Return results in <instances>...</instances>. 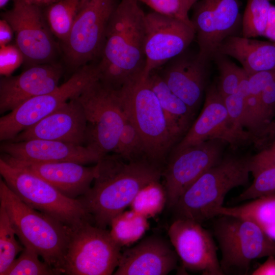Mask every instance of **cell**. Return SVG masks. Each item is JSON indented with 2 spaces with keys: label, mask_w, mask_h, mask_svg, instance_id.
Masks as SVG:
<instances>
[{
  "label": "cell",
  "mask_w": 275,
  "mask_h": 275,
  "mask_svg": "<svg viewBox=\"0 0 275 275\" xmlns=\"http://www.w3.org/2000/svg\"><path fill=\"white\" fill-rule=\"evenodd\" d=\"M96 166L93 186L77 200L93 224L103 229L142 188L159 182L163 171L161 165L147 158L127 160L116 153L105 155Z\"/></svg>",
  "instance_id": "6da1fadb"
},
{
  "label": "cell",
  "mask_w": 275,
  "mask_h": 275,
  "mask_svg": "<svg viewBox=\"0 0 275 275\" xmlns=\"http://www.w3.org/2000/svg\"><path fill=\"white\" fill-rule=\"evenodd\" d=\"M139 0H120L111 17L97 63L99 79L116 89L142 76L146 14Z\"/></svg>",
  "instance_id": "7a4b0ae2"
},
{
  "label": "cell",
  "mask_w": 275,
  "mask_h": 275,
  "mask_svg": "<svg viewBox=\"0 0 275 275\" xmlns=\"http://www.w3.org/2000/svg\"><path fill=\"white\" fill-rule=\"evenodd\" d=\"M251 155L229 154L199 177L172 208L176 218L202 223L215 216L232 189L249 183Z\"/></svg>",
  "instance_id": "3957f363"
},
{
  "label": "cell",
  "mask_w": 275,
  "mask_h": 275,
  "mask_svg": "<svg viewBox=\"0 0 275 275\" xmlns=\"http://www.w3.org/2000/svg\"><path fill=\"white\" fill-rule=\"evenodd\" d=\"M0 204L5 208L16 235L24 247L35 250L58 272L68 240V227L23 202L0 180Z\"/></svg>",
  "instance_id": "277c9868"
},
{
  "label": "cell",
  "mask_w": 275,
  "mask_h": 275,
  "mask_svg": "<svg viewBox=\"0 0 275 275\" xmlns=\"http://www.w3.org/2000/svg\"><path fill=\"white\" fill-rule=\"evenodd\" d=\"M219 215L213 230L221 251L224 274H246L254 260L275 256V241L258 225L241 217Z\"/></svg>",
  "instance_id": "5b68a950"
},
{
  "label": "cell",
  "mask_w": 275,
  "mask_h": 275,
  "mask_svg": "<svg viewBox=\"0 0 275 275\" xmlns=\"http://www.w3.org/2000/svg\"><path fill=\"white\" fill-rule=\"evenodd\" d=\"M119 91L126 113L144 142L148 158L161 165L177 140L170 132L156 95L142 76Z\"/></svg>",
  "instance_id": "8992f818"
},
{
  "label": "cell",
  "mask_w": 275,
  "mask_h": 275,
  "mask_svg": "<svg viewBox=\"0 0 275 275\" xmlns=\"http://www.w3.org/2000/svg\"><path fill=\"white\" fill-rule=\"evenodd\" d=\"M121 248L109 231L90 221L68 227V240L60 273L112 274L118 266Z\"/></svg>",
  "instance_id": "52a82bcc"
},
{
  "label": "cell",
  "mask_w": 275,
  "mask_h": 275,
  "mask_svg": "<svg viewBox=\"0 0 275 275\" xmlns=\"http://www.w3.org/2000/svg\"><path fill=\"white\" fill-rule=\"evenodd\" d=\"M77 99L87 120L86 146L102 156L114 152L127 118L119 89L98 79Z\"/></svg>",
  "instance_id": "ba28073f"
},
{
  "label": "cell",
  "mask_w": 275,
  "mask_h": 275,
  "mask_svg": "<svg viewBox=\"0 0 275 275\" xmlns=\"http://www.w3.org/2000/svg\"><path fill=\"white\" fill-rule=\"evenodd\" d=\"M0 173L10 188L31 207L68 227L77 226L85 221L93 224L77 199L66 197L37 175L1 158Z\"/></svg>",
  "instance_id": "9c48e42d"
},
{
  "label": "cell",
  "mask_w": 275,
  "mask_h": 275,
  "mask_svg": "<svg viewBox=\"0 0 275 275\" xmlns=\"http://www.w3.org/2000/svg\"><path fill=\"white\" fill-rule=\"evenodd\" d=\"M97 64L78 69L53 91L24 102L0 118V140H12L20 132L34 125L69 100L78 96L90 84L99 79Z\"/></svg>",
  "instance_id": "30bf717a"
},
{
  "label": "cell",
  "mask_w": 275,
  "mask_h": 275,
  "mask_svg": "<svg viewBox=\"0 0 275 275\" xmlns=\"http://www.w3.org/2000/svg\"><path fill=\"white\" fill-rule=\"evenodd\" d=\"M119 0H84L63 42L67 62L78 68L99 59L106 31Z\"/></svg>",
  "instance_id": "8fae6325"
},
{
  "label": "cell",
  "mask_w": 275,
  "mask_h": 275,
  "mask_svg": "<svg viewBox=\"0 0 275 275\" xmlns=\"http://www.w3.org/2000/svg\"><path fill=\"white\" fill-rule=\"evenodd\" d=\"M226 142L207 140L173 152L163 169L167 206L172 209L181 195L223 157Z\"/></svg>",
  "instance_id": "7c38bea8"
},
{
  "label": "cell",
  "mask_w": 275,
  "mask_h": 275,
  "mask_svg": "<svg viewBox=\"0 0 275 275\" xmlns=\"http://www.w3.org/2000/svg\"><path fill=\"white\" fill-rule=\"evenodd\" d=\"M210 140H222L233 149L254 142L248 131L238 129L233 123L216 83L207 88L204 106L200 114L175 146L173 152Z\"/></svg>",
  "instance_id": "4fadbf2b"
},
{
  "label": "cell",
  "mask_w": 275,
  "mask_h": 275,
  "mask_svg": "<svg viewBox=\"0 0 275 275\" xmlns=\"http://www.w3.org/2000/svg\"><path fill=\"white\" fill-rule=\"evenodd\" d=\"M196 32L192 23L154 11L146 14L144 51L145 65L142 77L185 51Z\"/></svg>",
  "instance_id": "5bb4252c"
},
{
  "label": "cell",
  "mask_w": 275,
  "mask_h": 275,
  "mask_svg": "<svg viewBox=\"0 0 275 275\" xmlns=\"http://www.w3.org/2000/svg\"><path fill=\"white\" fill-rule=\"evenodd\" d=\"M2 16L12 27L24 61L30 66L50 62L56 46L41 8L14 0L12 9Z\"/></svg>",
  "instance_id": "9a60e30c"
},
{
  "label": "cell",
  "mask_w": 275,
  "mask_h": 275,
  "mask_svg": "<svg viewBox=\"0 0 275 275\" xmlns=\"http://www.w3.org/2000/svg\"><path fill=\"white\" fill-rule=\"evenodd\" d=\"M193 17L199 46L198 54L209 62L223 41L235 35L240 19L239 0H201L196 3Z\"/></svg>",
  "instance_id": "2e32d148"
},
{
  "label": "cell",
  "mask_w": 275,
  "mask_h": 275,
  "mask_svg": "<svg viewBox=\"0 0 275 275\" xmlns=\"http://www.w3.org/2000/svg\"><path fill=\"white\" fill-rule=\"evenodd\" d=\"M201 224L175 218L168 230L171 243L187 269L205 275H223L213 238Z\"/></svg>",
  "instance_id": "e0dca14e"
},
{
  "label": "cell",
  "mask_w": 275,
  "mask_h": 275,
  "mask_svg": "<svg viewBox=\"0 0 275 275\" xmlns=\"http://www.w3.org/2000/svg\"><path fill=\"white\" fill-rule=\"evenodd\" d=\"M77 97L65 102L9 141L42 139L84 145L86 139L87 120Z\"/></svg>",
  "instance_id": "ac0fdd59"
},
{
  "label": "cell",
  "mask_w": 275,
  "mask_h": 275,
  "mask_svg": "<svg viewBox=\"0 0 275 275\" xmlns=\"http://www.w3.org/2000/svg\"><path fill=\"white\" fill-rule=\"evenodd\" d=\"M61 67L50 63L30 66L16 76L0 81V113L12 111L34 97L49 93L59 86Z\"/></svg>",
  "instance_id": "d6986e66"
},
{
  "label": "cell",
  "mask_w": 275,
  "mask_h": 275,
  "mask_svg": "<svg viewBox=\"0 0 275 275\" xmlns=\"http://www.w3.org/2000/svg\"><path fill=\"white\" fill-rule=\"evenodd\" d=\"M7 163L28 170L50 183L66 197L77 199L90 188L96 166L86 167L71 161L33 162L19 160L3 153Z\"/></svg>",
  "instance_id": "ffe728a7"
},
{
  "label": "cell",
  "mask_w": 275,
  "mask_h": 275,
  "mask_svg": "<svg viewBox=\"0 0 275 275\" xmlns=\"http://www.w3.org/2000/svg\"><path fill=\"white\" fill-rule=\"evenodd\" d=\"M0 149L13 158L33 162L71 161L86 164L96 163L103 156L87 146L42 139L4 141Z\"/></svg>",
  "instance_id": "44dd1931"
},
{
  "label": "cell",
  "mask_w": 275,
  "mask_h": 275,
  "mask_svg": "<svg viewBox=\"0 0 275 275\" xmlns=\"http://www.w3.org/2000/svg\"><path fill=\"white\" fill-rule=\"evenodd\" d=\"M178 255L157 236L146 238L121 254L115 275H166L177 265Z\"/></svg>",
  "instance_id": "7402d4cb"
},
{
  "label": "cell",
  "mask_w": 275,
  "mask_h": 275,
  "mask_svg": "<svg viewBox=\"0 0 275 275\" xmlns=\"http://www.w3.org/2000/svg\"><path fill=\"white\" fill-rule=\"evenodd\" d=\"M185 51L167 62L160 75L171 91L195 113L207 88L208 63L198 53L191 55Z\"/></svg>",
  "instance_id": "603a6c76"
},
{
  "label": "cell",
  "mask_w": 275,
  "mask_h": 275,
  "mask_svg": "<svg viewBox=\"0 0 275 275\" xmlns=\"http://www.w3.org/2000/svg\"><path fill=\"white\" fill-rule=\"evenodd\" d=\"M217 53L235 59L248 75L275 71V43L231 36L219 46Z\"/></svg>",
  "instance_id": "cb8c5ba5"
},
{
  "label": "cell",
  "mask_w": 275,
  "mask_h": 275,
  "mask_svg": "<svg viewBox=\"0 0 275 275\" xmlns=\"http://www.w3.org/2000/svg\"><path fill=\"white\" fill-rule=\"evenodd\" d=\"M145 79L158 99L171 134L177 140L190 127L195 113L171 91L160 74L153 71Z\"/></svg>",
  "instance_id": "d4e9b609"
},
{
  "label": "cell",
  "mask_w": 275,
  "mask_h": 275,
  "mask_svg": "<svg viewBox=\"0 0 275 275\" xmlns=\"http://www.w3.org/2000/svg\"><path fill=\"white\" fill-rule=\"evenodd\" d=\"M245 204L231 207L222 206L215 215H227L244 218L262 228L275 224V195L253 199Z\"/></svg>",
  "instance_id": "484cf974"
},
{
  "label": "cell",
  "mask_w": 275,
  "mask_h": 275,
  "mask_svg": "<svg viewBox=\"0 0 275 275\" xmlns=\"http://www.w3.org/2000/svg\"><path fill=\"white\" fill-rule=\"evenodd\" d=\"M84 0H58L45 8V17L52 33L62 42L67 37Z\"/></svg>",
  "instance_id": "4316f807"
},
{
  "label": "cell",
  "mask_w": 275,
  "mask_h": 275,
  "mask_svg": "<svg viewBox=\"0 0 275 275\" xmlns=\"http://www.w3.org/2000/svg\"><path fill=\"white\" fill-rule=\"evenodd\" d=\"M146 217L132 210L123 211L112 220L110 233L120 246L139 239L149 227Z\"/></svg>",
  "instance_id": "83f0119b"
},
{
  "label": "cell",
  "mask_w": 275,
  "mask_h": 275,
  "mask_svg": "<svg viewBox=\"0 0 275 275\" xmlns=\"http://www.w3.org/2000/svg\"><path fill=\"white\" fill-rule=\"evenodd\" d=\"M15 232L4 206L0 204V274L5 275L23 248L15 238Z\"/></svg>",
  "instance_id": "f1b7e54d"
},
{
  "label": "cell",
  "mask_w": 275,
  "mask_h": 275,
  "mask_svg": "<svg viewBox=\"0 0 275 275\" xmlns=\"http://www.w3.org/2000/svg\"><path fill=\"white\" fill-rule=\"evenodd\" d=\"M167 204V195L159 182L147 185L137 194L130 205L131 210L146 218L160 212Z\"/></svg>",
  "instance_id": "f546056e"
},
{
  "label": "cell",
  "mask_w": 275,
  "mask_h": 275,
  "mask_svg": "<svg viewBox=\"0 0 275 275\" xmlns=\"http://www.w3.org/2000/svg\"><path fill=\"white\" fill-rule=\"evenodd\" d=\"M271 0H247L242 19V36L254 38L263 36Z\"/></svg>",
  "instance_id": "4dcf8cb0"
},
{
  "label": "cell",
  "mask_w": 275,
  "mask_h": 275,
  "mask_svg": "<svg viewBox=\"0 0 275 275\" xmlns=\"http://www.w3.org/2000/svg\"><path fill=\"white\" fill-rule=\"evenodd\" d=\"M114 153L127 160L142 158L149 159L142 137L128 116Z\"/></svg>",
  "instance_id": "1f68e13d"
},
{
  "label": "cell",
  "mask_w": 275,
  "mask_h": 275,
  "mask_svg": "<svg viewBox=\"0 0 275 275\" xmlns=\"http://www.w3.org/2000/svg\"><path fill=\"white\" fill-rule=\"evenodd\" d=\"M39 255L32 248L24 247L5 275H53L57 271L44 261L39 259Z\"/></svg>",
  "instance_id": "d6a6232c"
},
{
  "label": "cell",
  "mask_w": 275,
  "mask_h": 275,
  "mask_svg": "<svg viewBox=\"0 0 275 275\" xmlns=\"http://www.w3.org/2000/svg\"><path fill=\"white\" fill-rule=\"evenodd\" d=\"M226 57L217 53L213 59L219 72L218 79L216 84L223 98L236 92L245 73L242 68L232 62Z\"/></svg>",
  "instance_id": "836d02e7"
},
{
  "label": "cell",
  "mask_w": 275,
  "mask_h": 275,
  "mask_svg": "<svg viewBox=\"0 0 275 275\" xmlns=\"http://www.w3.org/2000/svg\"><path fill=\"white\" fill-rule=\"evenodd\" d=\"M249 75L245 72L235 93L224 98L230 119L237 128L246 130L243 127L245 97L249 93Z\"/></svg>",
  "instance_id": "e575fe53"
},
{
  "label": "cell",
  "mask_w": 275,
  "mask_h": 275,
  "mask_svg": "<svg viewBox=\"0 0 275 275\" xmlns=\"http://www.w3.org/2000/svg\"><path fill=\"white\" fill-rule=\"evenodd\" d=\"M253 177L252 183L239 195L238 201L275 195V167L264 169Z\"/></svg>",
  "instance_id": "d590c367"
},
{
  "label": "cell",
  "mask_w": 275,
  "mask_h": 275,
  "mask_svg": "<svg viewBox=\"0 0 275 275\" xmlns=\"http://www.w3.org/2000/svg\"><path fill=\"white\" fill-rule=\"evenodd\" d=\"M151 8L154 12L192 23L189 18L185 0H139Z\"/></svg>",
  "instance_id": "8d00e7d4"
},
{
  "label": "cell",
  "mask_w": 275,
  "mask_h": 275,
  "mask_svg": "<svg viewBox=\"0 0 275 275\" xmlns=\"http://www.w3.org/2000/svg\"><path fill=\"white\" fill-rule=\"evenodd\" d=\"M274 119L275 79L264 89L260 95L259 114L260 133L256 141L259 138L264 131Z\"/></svg>",
  "instance_id": "74e56055"
},
{
  "label": "cell",
  "mask_w": 275,
  "mask_h": 275,
  "mask_svg": "<svg viewBox=\"0 0 275 275\" xmlns=\"http://www.w3.org/2000/svg\"><path fill=\"white\" fill-rule=\"evenodd\" d=\"M24 61V58L17 46L8 44L0 47V73L9 76Z\"/></svg>",
  "instance_id": "f35d334b"
},
{
  "label": "cell",
  "mask_w": 275,
  "mask_h": 275,
  "mask_svg": "<svg viewBox=\"0 0 275 275\" xmlns=\"http://www.w3.org/2000/svg\"><path fill=\"white\" fill-rule=\"evenodd\" d=\"M275 167V139L262 148L257 154L251 155V173L254 176L259 172Z\"/></svg>",
  "instance_id": "ab89813d"
},
{
  "label": "cell",
  "mask_w": 275,
  "mask_h": 275,
  "mask_svg": "<svg viewBox=\"0 0 275 275\" xmlns=\"http://www.w3.org/2000/svg\"><path fill=\"white\" fill-rule=\"evenodd\" d=\"M275 139V119L255 142V146L262 149Z\"/></svg>",
  "instance_id": "60d3db41"
},
{
  "label": "cell",
  "mask_w": 275,
  "mask_h": 275,
  "mask_svg": "<svg viewBox=\"0 0 275 275\" xmlns=\"http://www.w3.org/2000/svg\"><path fill=\"white\" fill-rule=\"evenodd\" d=\"M253 275H275V256L267 257L266 261L252 273Z\"/></svg>",
  "instance_id": "b9f144b4"
},
{
  "label": "cell",
  "mask_w": 275,
  "mask_h": 275,
  "mask_svg": "<svg viewBox=\"0 0 275 275\" xmlns=\"http://www.w3.org/2000/svg\"><path fill=\"white\" fill-rule=\"evenodd\" d=\"M263 36L275 43V6L271 4Z\"/></svg>",
  "instance_id": "7bdbcfd3"
},
{
  "label": "cell",
  "mask_w": 275,
  "mask_h": 275,
  "mask_svg": "<svg viewBox=\"0 0 275 275\" xmlns=\"http://www.w3.org/2000/svg\"><path fill=\"white\" fill-rule=\"evenodd\" d=\"M14 31L10 24L4 19L0 20V47L10 44Z\"/></svg>",
  "instance_id": "ee69618b"
},
{
  "label": "cell",
  "mask_w": 275,
  "mask_h": 275,
  "mask_svg": "<svg viewBox=\"0 0 275 275\" xmlns=\"http://www.w3.org/2000/svg\"><path fill=\"white\" fill-rule=\"evenodd\" d=\"M24 2L38 6L42 8L43 7L46 8L52 4L56 2L58 0H22Z\"/></svg>",
  "instance_id": "f6af8a7d"
},
{
  "label": "cell",
  "mask_w": 275,
  "mask_h": 275,
  "mask_svg": "<svg viewBox=\"0 0 275 275\" xmlns=\"http://www.w3.org/2000/svg\"><path fill=\"white\" fill-rule=\"evenodd\" d=\"M262 229L275 241V224L262 228Z\"/></svg>",
  "instance_id": "bcb514c9"
},
{
  "label": "cell",
  "mask_w": 275,
  "mask_h": 275,
  "mask_svg": "<svg viewBox=\"0 0 275 275\" xmlns=\"http://www.w3.org/2000/svg\"><path fill=\"white\" fill-rule=\"evenodd\" d=\"M198 0H185L189 10L197 2Z\"/></svg>",
  "instance_id": "7dc6e473"
},
{
  "label": "cell",
  "mask_w": 275,
  "mask_h": 275,
  "mask_svg": "<svg viewBox=\"0 0 275 275\" xmlns=\"http://www.w3.org/2000/svg\"><path fill=\"white\" fill-rule=\"evenodd\" d=\"M10 0H0V8H4Z\"/></svg>",
  "instance_id": "c3c4849f"
}]
</instances>
